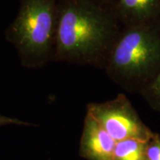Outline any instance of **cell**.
I'll use <instances>...</instances> for the list:
<instances>
[{
  "mask_svg": "<svg viewBox=\"0 0 160 160\" xmlns=\"http://www.w3.org/2000/svg\"><path fill=\"white\" fill-rule=\"evenodd\" d=\"M111 10L122 27L160 20V0H117Z\"/></svg>",
  "mask_w": 160,
  "mask_h": 160,
  "instance_id": "5",
  "label": "cell"
},
{
  "mask_svg": "<svg viewBox=\"0 0 160 160\" xmlns=\"http://www.w3.org/2000/svg\"><path fill=\"white\" fill-rule=\"evenodd\" d=\"M122 26L97 0H59L53 62L104 70Z\"/></svg>",
  "mask_w": 160,
  "mask_h": 160,
  "instance_id": "1",
  "label": "cell"
},
{
  "mask_svg": "<svg viewBox=\"0 0 160 160\" xmlns=\"http://www.w3.org/2000/svg\"><path fill=\"white\" fill-rule=\"evenodd\" d=\"M5 125H30L31 124L26 122L21 121L18 119L0 116V126Z\"/></svg>",
  "mask_w": 160,
  "mask_h": 160,
  "instance_id": "10",
  "label": "cell"
},
{
  "mask_svg": "<svg viewBox=\"0 0 160 160\" xmlns=\"http://www.w3.org/2000/svg\"><path fill=\"white\" fill-rule=\"evenodd\" d=\"M88 113L94 118L117 142L128 139L148 142L156 133L140 119L131 102L122 93L105 102L90 104Z\"/></svg>",
  "mask_w": 160,
  "mask_h": 160,
  "instance_id": "4",
  "label": "cell"
},
{
  "mask_svg": "<svg viewBox=\"0 0 160 160\" xmlns=\"http://www.w3.org/2000/svg\"><path fill=\"white\" fill-rule=\"evenodd\" d=\"M58 18L59 0H19L5 38L17 50L22 67L40 69L53 62Z\"/></svg>",
  "mask_w": 160,
  "mask_h": 160,
  "instance_id": "3",
  "label": "cell"
},
{
  "mask_svg": "<svg viewBox=\"0 0 160 160\" xmlns=\"http://www.w3.org/2000/svg\"><path fill=\"white\" fill-rule=\"evenodd\" d=\"M121 88L139 93L160 75V20L122 27L104 69Z\"/></svg>",
  "mask_w": 160,
  "mask_h": 160,
  "instance_id": "2",
  "label": "cell"
},
{
  "mask_svg": "<svg viewBox=\"0 0 160 160\" xmlns=\"http://www.w3.org/2000/svg\"><path fill=\"white\" fill-rule=\"evenodd\" d=\"M147 142L137 139L117 142L114 150V160H145Z\"/></svg>",
  "mask_w": 160,
  "mask_h": 160,
  "instance_id": "7",
  "label": "cell"
},
{
  "mask_svg": "<svg viewBox=\"0 0 160 160\" xmlns=\"http://www.w3.org/2000/svg\"><path fill=\"white\" fill-rule=\"evenodd\" d=\"M151 108L160 113V75L157 80L140 94Z\"/></svg>",
  "mask_w": 160,
  "mask_h": 160,
  "instance_id": "8",
  "label": "cell"
},
{
  "mask_svg": "<svg viewBox=\"0 0 160 160\" xmlns=\"http://www.w3.org/2000/svg\"><path fill=\"white\" fill-rule=\"evenodd\" d=\"M145 160H160V136L158 133L147 142Z\"/></svg>",
  "mask_w": 160,
  "mask_h": 160,
  "instance_id": "9",
  "label": "cell"
},
{
  "mask_svg": "<svg viewBox=\"0 0 160 160\" xmlns=\"http://www.w3.org/2000/svg\"><path fill=\"white\" fill-rule=\"evenodd\" d=\"M98 2H99L102 5L106 6V7H108L110 8H111V7L114 4L117 2V0H97Z\"/></svg>",
  "mask_w": 160,
  "mask_h": 160,
  "instance_id": "11",
  "label": "cell"
},
{
  "mask_svg": "<svg viewBox=\"0 0 160 160\" xmlns=\"http://www.w3.org/2000/svg\"><path fill=\"white\" fill-rule=\"evenodd\" d=\"M82 141L84 153L91 160H114L117 142L88 113Z\"/></svg>",
  "mask_w": 160,
  "mask_h": 160,
  "instance_id": "6",
  "label": "cell"
}]
</instances>
